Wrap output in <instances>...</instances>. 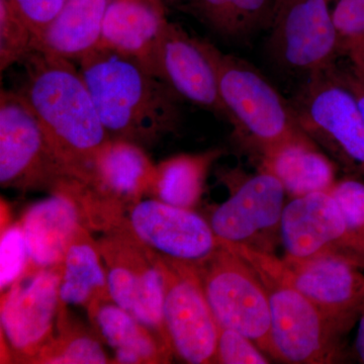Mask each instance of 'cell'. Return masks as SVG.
Listing matches in <instances>:
<instances>
[{"mask_svg": "<svg viewBox=\"0 0 364 364\" xmlns=\"http://www.w3.org/2000/svg\"><path fill=\"white\" fill-rule=\"evenodd\" d=\"M77 64L109 138L149 149L181 131L183 100L138 59L98 48Z\"/></svg>", "mask_w": 364, "mask_h": 364, "instance_id": "1", "label": "cell"}, {"mask_svg": "<svg viewBox=\"0 0 364 364\" xmlns=\"http://www.w3.org/2000/svg\"><path fill=\"white\" fill-rule=\"evenodd\" d=\"M18 90L42 124L71 176L87 181L93 161L111 140L74 62L35 51L23 62Z\"/></svg>", "mask_w": 364, "mask_h": 364, "instance_id": "2", "label": "cell"}, {"mask_svg": "<svg viewBox=\"0 0 364 364\" xmlns=\"http://www.w3.org/2000/svg\"><path fill=\"white\" fill-rule=\"evenodd\" d=\"M247 261L267 291L269 355L291 364L337 363L350 326L331 317L304 296L280 272L279 258L244 246L224 245Z\"/></svg>", "mask_w": 364, "mask_h": 364, "instance_id": "3", "label": "cell"}, {"mask_svg": "<svg viewBox=\"0 0 364 364\" xmlns=\"http://www.w3.org/2000/svg\"><path fill=\"white\" fill-rule=\"evenodd\" d=\"M219 77L220 95L235 142L256 162L306 136L289 100L255 66L207 41Z\"/></svg>", "mask_w": 364, "mask_h": 364, "instance_id": "4", "label": "cell"}, {"mask_svg": "<svg viewBox=\"0 0 364 364\" xmlns=\"http://www.w3.org/2000/svg\"><path fill=\"white\" fill-rule=\"evenodd\" d=\"M336 65L308 75L289 102L306 135L337 165L364 177L363 112Z\"/></svg>", "mask_w": 364, "mask_h": 364, "instance_id": "5", "label": "cell"}, {"mask_svg": "<svg viewBox=\"0 0 364 364\" xmlns=\"http://www.w3.org/2000/svg\"><path fill=\"white\" fill-rule=\"evenodd\" d=\"M71 176L18 91L0 93V184L21 193L54 191Z\"/></svg>", "mask_w": 364, "mask_h": 364, "instance_id": "6", "label": "cell"}, {"mask_svg": "<svg viewBox=\"0 0 364 364\" xmlns=\"http://www.w3.org/2000/svg\"><path fill=\"white\" fill-rule=\"evenodd\" d=\"M229 198L210 215L213 231L222 244L244 246L273 253L282 242L280 228L287 193L277 177L258 170L247 174L241 169H222Z\"/></svg>", "mask_w": 364, "mask_h": 364, "instance_id": "7", "label": "cell"}, {"mask_svg": "<svg viewBox=\"0 0 364 364\" xmlns=\"http://www.w3.org/2000/svg\"><path fill=\"white\" fill-rule=\"evenodd\" d=\"M196 267L220 327L241 333L269 355V301L253 267L224 245Z\"/></svg>", "mask_w": 364, "mask_h": 364, "instance_id": "8", "label": "cell"}, {"mask_svg": "<svg viewBox=\"0 0 364 364\" xmlns=\"http://www.w3.org/2000/svg\"><path fill=\"white\" fill-rule=\"evenodd\" d=\"M97 243L112 301L170 349L163 325L164 280L159 256L124 229L105 233Z\"/></svg>", "mask_w": 364, "mask_h": 364, "instance_id": "9", "label": "cell"}, {"mask_svg": "<svg viewBox=\"0 0 364 364\" xmlns=\"http://www.w3.org/2000/svg\"><path fill=\"white\" fill-rule=\"evenodd\" d=\"M268 31V51L289 71L328 70L342 55L330 0H274Z\"/></svg>", "mask_w": 364, "mask_h": 364, "instance_id": "10", "label": "cell"}, {"mask_svg": "<svg viewBox=\"0 0 364 364\" xmlns=\"http://www.w3.org/2000/svg\"><path fill=\"white\" fill-rule=\"evenodd\" d=\"M163 325L172 354L189 364L215 363L220 326L210 310L196 265L160 257Z\"/></svg>", "mask_w": 364, "mask_h": 364, "instance_id": "11", "label": "cell"}, {"mask_svg": "<svg viewBox=\"0 0 364 364\" xmlns=\"http://www.w3.org/2000/svg\"><path fill=\"white\" fill-rule=\"evenodd\" d=\"M59 284L60 264L28 272L2 293L0 322L7 360L33 363L54 336Z\"/></svg>", "mask_w": 364, "mask_h": 364, "instance_id": "12", "label": "cell"}, {"mask_svg": "<svg viewBox=\"0 0 364 364\" xmlns=\"http://www.w3.org/2000/svg\"><path fill=\"white\" fill-rule=\"evenodd\" d=\"M119 229L128 231L159 257L186 264H200L222 246L210 223L193 210L154 198L132 205Z\"/></svg>", "mask_w": 364, "mask_h": 364, "instance_id": "13", "label": "cell"}, {"mask_svg": "<svg viewBox=\"0 0 364 364\" xmlns=\"http://www.w3.org/2000/svg\"><path fill=\"white\" fill-rule=\"evenodd\" d=\"M148 69L182 100L227 121L218 71L208 52L207 40L195 37L178 23L169 21Z\"/></svg>", "mask_w": 364, "mask_h": 364, "instance_id": "14", "label": "cell"}, {"mask_svg": "<svg viewBox=\"0 0 364 364\" xmlns=\"http://www.w3.org/2000/svg\"><path fill=\"white\" fill-rule=\"evenodd\" d=\"M280 238L284 257L303 260L332 255L359 267L341 208L329 191L291 198L282 214Z\"/></svg>", "mask_w": 364, "mask_h": 364, "instance_id": "15", "label": "cell"}, {"mask_svg": "<svg viewBox=\"0 0 364 364\" xmlns=\"http://www.w3.org/2000/svg\"><path fill=\"white\" fill-rule=\"evenodd\" d=\"M282 277L318 309L353 327L364 310L363 268L337 257L324 255L309 259L279 261Z\"/></svg>", "mask_w": 364, "mask_h": 364, "instance_id": "16", "label": "cell"}, {"mask_svg": "<svg viewBox=\"0 0 364 364\" xmlns=\"http://www.w3.org/2000/svg\"><path fill=\"white\" fill-rule=\"evenodd\" d=\"M155 166L145 148L111 139L95 157L85 182L102 198L127 213L147 196Z\"/></svg>", "mask_w": 364, "mask_h": 364, "instance_id": "17", "label": "cell"}, {"mask_svg": "<svg viewBox=\"0 0 364 364\" xmlns=\"http://www.w3.org/2000/svg\"><path fill=\"white\" fill-rule=\"evenodd\" d=\"M167 9L165 0H111L100 48L134 57L148 69L169 23Z\"/></svg>", "mask_w": 364, "mask_h": 364, "instance_id": "18", "label": "cell"}, {"mask_svg": "<svg viewBox=\"0 0 364 364\" xmlns=\"http://www.w3.org/2000/svg\"><path fill=\"white\" fill-rule=\"evenodd\" d=\"M86 311L98 338L114 351L112 363H168L173 358L154 333L117 305L111 296L92 301Z\"/></svg>", "mask_w": 364, "mask_h": 364, "instance_id": "19", "label": "cell"}, {"mask_svg": "<svg viewBox=\"0 0 364 364\" xmlns=\"http://www.w3.org/2000/svg\"><path fill=\"white\" fill-rule=\"evenodd\" d=\"M20 222L33 269L59 265L82 225L75 203L60 193H53L50 198L26 208Z\"/></svg>", "mask_w": 364, "mask_h": 364, "instance_id": "20", "label": "cell"}, {"mask_svg": "<svg viewBox=\"0 0 364 364\" xmlns=\"http://www.w3.org/2000/svg\"><path fill=\"white\" fill-rule=\"evenodd\" d=\"M336 166L308 135L287 143L257 162V169L277 177L291 198L329 191L337 181Z\"/></svg>", "mask_w": 364, "mask_h": 364, "instance_id": "21", "label": "cell"}, {"mask_svg": "<svg viewBox=\"0 0 364 364\" xmlns=\"http://www.w3.org/2000/svg\"><path fill=\"white\" fill-rule=\"evenodd\" d=\"M111 0H67L36 40L35 50L80 61L98 49Z\"/></svg>", "mask_w": 364, "mask_h": 364, "instance_id": "22", "label": "cell"}, {"mask_svg": "<svg viewBox=\"0 0 364 364\" xmlns=\"http://www.w3.org/2000/svg\"><path fill=\"white\" fill-rule=\"evenodd\" d=\"M61 306L87 308L92 301L109 298L107 272L97 241L81 225L60 263Z\"/></svg>", "mask_w": 364, "mask_h": 364, "instance_id": "23", "label": "cell"}, {"mask_svg": "<svg viewBox=\"0 0 364 364\" xmlns=\"http://www.w3.org/2000/svg\"><path fill=\"white\" fill-rule=\"evenodd\" d=\"M224 154V150L215 148L163 160L155 166L147 196L174 207L193 210L202 200L213 165Z\"/></svg>", "mask_w": 364, "mask_h": 364, "instance_id": "24", "label": "cell"}, {"mask_svg": "<svg viewBox=\"0 0 364 364\" xmlns=\"http://www.w3.org/2000/svg\"><path fill=\"white\" fill-rule=\"evenodd\" d=\"M274 0H189L181 11L222 39L247 42L269 28Z\"/></svg>", "mask_w": 364, "mask_h": 364, "instance_id": "25", "label": "cell"}, {"mask_svg": "<svg viewBox=\"0 0 364 364\" xmlns=\"http://www.w3.org/2000/svg\"><path fill=\"white\" fill-rule=\"evenodd\" d=\"M35 364L114 363L102 348V340L60 306L54 336L33 361Z\"/></svg>", "mask_w": 364, "mask_h": 364, "instance_id": "26", "label": "cell"}, {"mask_svg": "<svg viewBox=\"0 0 364 364\" xmlns=\"http://www.w3.org/2000/svg\"><path fill=\"white\" fill-rule=\"evenodd\" d=\"M33 28L11 0H0V71L23 63L35 51Z\"/></svg>", "mask_w": 364, "mask_h": 364, "instance_id": "27", "label": "cell"}, {"mask_svg": "<svg viewBox=\"0 0 364 364\" xmlns=\"http://www.w3.org/2000/svg\"><path fill=\"white\" fill-rule=\"evenodd\" d=\"M329 193L341 208L352 252L364 269V181L356 177L337 179Z\"/></svg>", "mask_w": 364, "mask_h": 364, "instance_id": "28", "label": "cell"}, {"mask_svg": "<svg viewBox=\"0 0 364 364\" xmlns=\"http://www.w3.org/2000/svg\"><path fill=\"white\" fill-rule=\"evenodd\" d=\"M32 268L21 222L2 229L0 240V291H7Z\"/></svg>", "mask_w": 364, "mask_h": 364, "instance_id": "29", "label": "cell"}, {"mask_svg": "<svg viewBox=\"0 0 364 364\" xmlns=\"http://www.w3.org/2000/svg\"><path fill=\"white\" fill-rule=\"evenodd\" d=\"M254 342L241 333L220 327L215 363L267 364V356Z\"/></svg>", "mask_w": 364, "mask_h": 364, "instance_id": "30", "label": "cell"}, {"mask_svg": "<svg viewBox=\"0 0 364 364\" xmlns=\"http://www.w3.org/2000/svg\"><path fill=\"white\" fill-rule=\"evenodd\" d=\"M332 18L344 55L348 46L364 38V0H337Z\"/></svg>", "mask_w": 364, "mask_h": 364, "instance_id": "31", "label": "cell"}, {"mask_svg": "<svg viewBox=\"0 0 364 364\" xmlns=\"http://www.w3.org/2000/svg\"><path fill=\"white\" fill-rule=\"evenodd\" d=\"M66 1L67 0H11L37 37L51 23Z\"/></svg>", "mask_w": 364, "mask_h": 364, "instance_id": "32", "label": "cell"}, {"mask_svg": "<svg viewBox=\"0 0 364 364\" xmlns=\"http://www.w3.org/2000/svg\"><path fill=\"white\" fill-rule=\"evenodd\" d=\"M336 73L340 80L353 93L364 116V80L352 69H342L336 65Z\"/></svg>", "mask_w": 364, "mask_h": 364, "instance_id": "33", "label": "cell"}, {"mask_svg": "<svg viewBox=\"0 0 364 364\" xmlns=\"http://www.w3.org/2000/svg\"><path fill=\"white\" fill-rule=\"evenodd\" d=\"M344 55L348 57L352 70L364 80V38L348 46Z\"/></svg>", "mask_w": 364, "mask_h": 364, "instance_id": "34", "label": "cell"}, {"mask_svg": "<svg viewBox=\"0 0 364 364\" xmlns=\"http://www.w3.org/2000/svg\"><path fill=\"white\" fill-rule=\"evenodd\" d=\"M356 353L361 363H364V310L358 318V336H356Z\"/></svg>", "mask_w": 364, "mask_h": 364, "instance_id": "35", "label": "cell"}, {"mask_svg": "<svg viewBox=\"0 0 364 364\" xmlns=\"http://www.w3.org/2000/svg\"><path fill=\"white\" fill-rule=\"evenodd\" d=\"M165 1L168 7H174V9L181 11L188 4L189 0H165Z\"/></svg>", "mask_w": 364, "mask_h": 364, "instance_id": "36", "label": "cell"}]
</instances>
